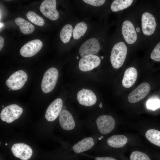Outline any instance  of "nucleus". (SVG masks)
I'll list each match as a JSON object with an SVG mask.
<instances>
[{"label":"nucleus","mask_w":160,"mask_h":160,"mask_svg":"<svg viewBox=\"0 0 160 160\" xmlns=\"http://www.w3.org/2000/svg\"><path fill=\"white\" fill-rule=\"evenodd\" d=\"M127 53V48L124 43L120 42L113 47L111 53L110 60L113 67L118 69L123 65Z\"/></svg>","instance_id":"f257e3e1"},{"label":"nucleus","mask_w":160,"mask_h":160,"mask_svg":"<svg viewBox=\"0 0 160 160\" xmlns=\"http://www.w3.org/2000/svg\"><path fill=\"white\" fill-rule=\"evenodd\" d=\"M58 76V70L55 68H51L45 72L41 84V89L44 93H48L54 89Z\"/></svg>","instance_id":"f03ea898"},{"label":"nucleus","mask_w":160,"mask_h":160,"mask_svg":"<svg viewBox=\"0 0 160 160\" xmlns=\"http://www.w3.org/2000/svg\"><path fill=\"white\" fill-rule=\"evenodd\" d=\"M28 79L26 73L20 70L15 72L6 81V84L10 89L17 90L22 88Z\"/></svg>","instance_id":"7ed1b4c3"},{"label":"nucleus","mask_w":160,"mask_h":160,"mask_svg":"<svg viewBox=\"0 0 160 160\" xmlns=\"http://www.w3.org/2000/svg\"><path fill=\"white\" fill-rule=\"evenodd\" d=\"M23 112V109L15 104H12L4 108L0 113L3 121L10 123L19 118Z\"/></svg>","instance_id":"20e7f679"},{"label":"nucleus","mask_w":160,"mask_h":160,"mask_svg":"<svg viewBox=\"0 0 160 160\" xmlns=\"http://www.w3.org/2000/svg\"><path fill=\"white\" fill-rule=\"evenodd\" d=\"M96 124L99 131L102 134H106L111 132L114 129L115 122L112 116L103 115L97 118Z\"/></svg>","instance_id":"39448f33"},{"label":"nucleus","mask_w":160,"mask_h":160,"mask_svg":"<svg viewBox=\"0 0 160 160\" xmlns=\"http://www.w3.org/2000/svg\"><path fill=\"white\" fill-rule=\"evenodd\" d=\"M56 5L55 0H45L41 4L39 9L45 16L51 20H55L59 16L56 9Z\"/></svg>","instance_id":"423d86ee"},{"label":"nucleus","mask_w":160,"mask_h":160,"mask_svg":"<svg viewBox=\"0 0 160 160\" xmlns=\"http://www.w3.org/2000/svg\"><path fill=\"white\" fill-rule=\"evenodd\" d=\"M100 49V45L98 40L94 38H90L81 46L79 53L82 57L91 55H94L98 53Z\"/></svg>","instance_id":"0eeeda50"},{"label":"nucleus","mask_w":160,"mask_h":160,"mask_svg":"<svg viewBox=\"0 0 160 160\" xmlns=\"http://www.w3.org/2000/svg\"><path fill=\"white\" fill-rule=\"evenodd\" d=\"M43 46L42 41L36 39L30 41L24 45L20 50V53L24 57H30L37 54Z\"/></svg>","instance_id":"6e6552de"},{"label":"nucleus","mask_w":160,"mask_h":160,"mask_svg":"<svg viewBox=\"0 0 160 160\" xmlns=\"http://www.w3.org/2000/svg\"><path fill=\"white\" fill-rule=\"evenodd\" d=\"M150 89V86L148 83L147 82L141 83L129 95L128 101L131 103L140 101L147 96Z\"/></svg>","instance_id":"1a4fd4ad"},{"label":"nucleus","mask_w":160,"mask_h":160,"mask_svg":"<svg viewBox=\"0 0 160 160\" xmlns=\"http://www.w3.org/2000/svg\"><path fill=\"white\" fill-rule=\"evenodd\" d=\"M101 60L98 56L91 55L82 57L79 61V67L82 71L86 72L91 71L98 66Z\"/></svg>","instance_id":"9d476101"},{"label":"nucleus","mask_w":160,"mask_h":160,"mask_svg":"<svg viewBox=\"0 0 160 160\" xmlns=\"http://www.w3.org/2000/svg\"><path fill=\"white\" fill-rule=\"evenodd\" d=\"M142 28L143 34L149 36L153 33L157 24L153 15L148 12L144 13L142 16Z\"/></svg>","instance_id":"9b49d317"},{"label":"nucleus","mask_w":160,"mask_h":160,"mask_svg":"<svg viewBox=\"0 0 160 160\" xmlns=\"http://www.w3.org/2000/svg\"><path fill=\"white\" fill-rule=\"evenodd\" d=\"M12 151L16 157L22 160H28L32 155V149L28 145L20 143L14 144L11 148Z\"/></svg>","instance_id":"f8f14e48"},{"label":"nucleus","mask_w":160,"mask_h":160,"mask_svg":"<svg viewBox=\"0 0 160 160\" xmlns=\"http://www.w3.org/2000/svg\"><path fill=\"white\" fill-rule=\"evenodd\" d=\"M77 98L80 104L86 106L94 105L97 100L96 95L92 91L84 88L78 92Z\"/></svg>","instance_id":"ddd939ff"},{"label":"nucleus","mask_w":160,"mask_h":160,"mask_svg":"<svg viewBox=\"0 0 160 160\" xmlns=\"http://www.w3.org/2000/svg\"><path fill=\"white\" fill-rule=\"evenodd\" d=\"M63 102L60 98H57L49 106L46 112L45 117L48 121H52L58 117L62 109Z\"/></svg>","instance_id":"4468645a"},{"label":"nucleus","mask_w":160,"mask_h":160,"mask_svg":"<svg viewBox=\"0 0 160 160\" xmlns=\"http://www.w3.org/2000/svg\"><path fill=\"white\" fill-rule=\"evenodd\" d=\"M122 32L126 42L129 44L134 43L137 39V34L132 23L128 20L124 21L122 24Z\"/></svg>","instance_id":"2eb2a0df"},{"label":"nucleus","mask_w":160,"mask_h":160,"mask_svg":"<svg viewBox=\"0 0 160 160\" xmlns=\"http://www.w3.org/2000/svg\"><path fill=\"white\" fill-rule=\"evenodd\" d=\"M59 116V123L63 129L71 131L75 128L76 123L73 116L69 111L62 109Z\"/></svg>","instance_id":"dca6fc26"},{"label":"nucleus","mask_w":160,"mask_h":160,"mask_svg":"<svg viewBox=\"0 0 160 160\" xmlns=\"http://www.w3.org/2000/svg\"><path fill=\"white\" fill-rule=\"evenodd\" d=\"M94 145L95 141L93 138L86 137L74 145L72 148V151L75 154L77 155L90 150Z\"/></svg>","instance_id":"f3484780"},{"label":"nucleus","mask_w":160,"mask_h":160,"mask_svg":"<svg viewBox=\"0 0 160 160\" xmlns=\"http://www.w3.org/2000/svg\"><path fill=\"white\" fill-rule=\"evenodd\" d=\"M137 76V71L135 68H128L124 74L122 82L123 86L126 88L131 87L136 81Z\"/></svg>","instance_id":"a211bd4d"},{"label":"nucleus","mask_w":160,"mask_h":160,"mask_svg":"<svg viewBox=\"0 0 160 160\" xmlns=\"http://www.w3.org/2000/svg\"><path fill=\"white\" fill-rule=\"evenodd\" d=\"M127 142V137L123 135H113L109 138L107 141L109 146L116 148L123 147Z\"/></svg>","instance_id":"6ab92c4d"},{"label":"nucleus","mask_w":160,"mask_h":160,"mask_svg":"<svg viewBox=\"0 0 160 160\" xmlns=\"http://www.w3.org/2000/svg\"><path fill=\"white\" fill-rule=\"evenodd\" d=\"M15 22L19 27L21 31L24 34H29L34 30L35 27L33 25L22 18H17Z\"/></svg>","instance_id":"aec40b11"},{"label":"nucleus","mask_w":160,"mask_h":160,"mask_svg":"<svg viewBox=\"0 0 160 160\" xmlns=\"http://www.w3.org/2000/svg\"><path fill=\"white\" fill-rule=\"evenodd\" d=\"M133 1L132 0H115L112 2L111 8L114 12L123 10L132 4Z\"/></svg>","instance_id":"412c9836"},{"label":"nucleus","mask_w":160,"mask_h":160,"mask_svg":"<svg viewBox=\"0 0 160 160\" xmlns=\"http://www.w3.org/2000/svg\"><path fill=\"white\" fill-rule=\"evenodd\" d=\"M147 139L153 144L160 147V131L155 129H150L145 133Z\"/></svg>","instance_id":"4be33fe9"},{"label":"nucleus","mask_w":160,"mask_h":160,"mask_svg":"<svg viewBox=\"0 0 160 160\" xmlns=\"http://www.w3.org/2000/svg\"><path fill=\"white\" fill-rule=\"evenodd\" d=\"M73 28L70 24L65 25L60 33V38L64 43L68 42L70 40L73 32Z\"/></svg>","instance_id":"5701e85b"},{"label":"nucleus","mask_w":160,"mask_h":160,"mask_svg":"<svg viewBox=\"0 0 160 160\" xmlns=\"http://www.w3.org/2000/svg\"><path fill=\"white\" fill-rule=\"evenodd\" d=\"M87 29L86 24L83 22L78 23L73 30V36L75 39H78L82 36Z\"/></svg>","instance_id":"b1692460"},{"label":"nucleus","mask_w":160,"mask_h":160,"mask_svg":"<svg viewBox=\"0 0 160 160\" xmlns=\"http://www.w3.org/2000/svg\"><path fill=\"white\" fill-rule=\"evenodd\" d=\"M28 20L35 24L39 26H42L44 23L43 19L33 11H29L26 14Z\"/></svg>","instance_id":"393cba45"},{"label":"nucleus","mask_w":160,"mask_h":160,"mask_svg":"<svg viewBox=\"0 0 160 160\" xmlns=\"http://www.w3.org/2000/svg\"><path fill=\"white\" fill-rule=\"evenodd\" d=\"M130 160H151L146 154L140 151L132 152L129 156Z\"/></svg>","instance_id":"a878e982"},{"label":"nucleus","mask_w":160,"mask_h":160,"mask_svg":"<svg viewBox=\"0 0 160 160\" xmlns=\"http://www.w3.org/2000/svg\"><path fill=\"white\" fill-rule=\"evenodd\" d=\"M147 108L153 111L160 108V100L157 99H150L146 103Z\"/></svg>","instance_id":"bb28decb"},{"label":"nucleus","mask_w":160,"mask_h":160,"mask_svg":"<svg viewBox=\"0 0 160 160\" xmlns=\"http://www.w3.org/2000/svg\"><path fill=\"white\" fill-rule=\"evenodd\" d=\"M151 59L156 61H160V42L155 46L151 55Z\"/></svg>","instance_id":"cd10ccee"},{"label":"nucleus","mask_w":160,"mask_h":160,"mask_svg":"<svg viewBox=\"0 0 160 160\" xmlns=\"http://www.w3.org/2000/svg\"><path fill=\"white\" fill-rule=\"evenodd\" d=\"M86 3L95 6L102 5L105 2V0H84Z\"/></svg>","instance_id":"c85d7f7f"},{"label":"nucleus","mask_w":160,"mask_h":160,"mask_svg":"<svg viewBox=\"0 0 160 160\" xmlns=\"http://www.w3.org/2000/svg\"><path fill=\"white\" fill-rule=\"evenodd\" d=\"M95 160H118L113 157L110 156H96L94 158Z\"/></svg>","instance_id":"c756f323"},{"label":"nucleus","mask_w":160,"mask_h":160,"mask_svg":"<svg viewBox=\"0 0 160 160\" xmlns=\"http://www.w3.org/2000/svg\"><path fill=\"white\" fill-rule=\"evenodd\" d=\"M4 44V39L1 36H0V50H1L3 47Z\"/></svg>","instance_id":"7c9ffc66"},{"label":"nucleus","mask_w":160,"mask_h":160,"mask_svg":"<svg viewBox=\"0 0 160 160\" xmlns=\"http://www.w3.org/2000/svg\"><path fill=\"white\" fill-rule=\"evenodd\" d=\"M136 31L137 32H139L140 31V28L139 27H137L136 28Z\"/></svg>","instance_id":"2f4dec72"},{"label":"nucleus","mask_w":160,"mask_h":160,"mask_svg":"<svg viewBox=\"0 0 160 160\" xmlns=\"http://www.w3.org/2000/svg\"><path fill=\"white\" fill-rule=\"evenodd\" d=\"M62 109L63 110H66V107L65 106H63Z\"/></svg>","instance_id":"473e14b6"},{"label":"nucleus","mask_w":160,"mask_h":160,"mask_svg":"<svg viewBox=\"0 0 160 160\" xmlns=\"http://www.w3.org/2000/svg\"><path fill=\"white\" fill-rule=\"evenodd\" d=\"M99 106L100 108H101L102 106V103H100V105H99Z\"/></svg>","instance_id":"72a5a7b5"},{"label":"nucleus","mask_w":160,"mask_h":160,"mask_svg":"<svg viewBox=\"0 0 160 160\" xmlns=\"http://www.w3.org/2000/svg\"><path fill=\"white\" fill-rule=\"evenodd\" d=\"M101 58H102V59H103L104 57L103 56H101Z\"/></svg>","instance_id":"f704fd0d"},{"label":"nucleus","mask_w":160,"mask_h":160,"mask_svg":"<svg viewBox=\"0 0 160 160\" xmlns=\"http://www.w3.org/2000/svg\"><path fill=\"white\" fill-rule=\"evenodd\" d=\"M76 58H77V59H79V57H78V56H77V57H76Z\"/></svg>","instance_id":"c9c22d12"},{"label":"nucleus","mask_w":160,"mask_h":160,"mask_svg":"<svg viewBox=\"0 0 160 160\" xmlns=\"http://www.w3.org/2000/svg\"><path fill=\"white\" fill-rule=\"evenodd\" d=\"M5 145H7V143H6L5 144Z\"/></svg>","instance_id":"e433bc0d"},{"label":"nucleus","mask_w":160,"mask_h":160,"mask_svg":"<svg viewBox=\"0 0 160 160\" xmlns=\"http://www.w3.org/2000/svg\"><path fill=\"white\" fill-rule=\"evenodd\" d=\"M2 107L4 108V106L3 105H2Z\"/></svg>","instance_id":"4c0bfd02"},{"label":"nucleus","mask_w":160,"mask_h":160,"mask_svg":"<svg viewBox=\"0 0 160 160\" xmlns=\"http://www.w3.org/2000/svg\"><path fill=\"white\" fill-rule=\"evenodd\" d=\"M9 91H10V89H9Z\"/></svg>","instance_id":"58836bf2"}]
</instances>
